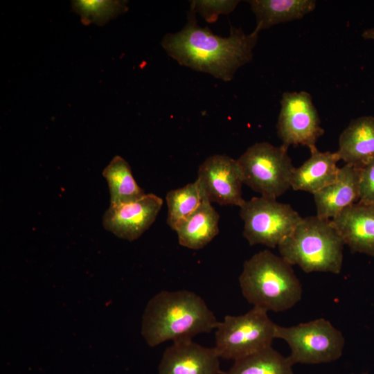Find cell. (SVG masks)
Returning a JSON list of instances; mask_svg holds the SVG:
<instances>
[{"label":"cell","mask_w":374,"mask_h":374,"mask_svg":"<svg viewBox=\"0 0 374 374\" xmlns=\"http://www.w3.org/2000/svg\"><path fill=\"white\" fill-rule=\"evenodd\" d=\"M187 23L175 33L166 34L161 46L180 65L208 73L223 81H231L237 70L253 57L260 30L246 34L241 28L230 26L228 37L201 27L196 14L189 10Z\"/></svg>","instance_id":"cell-1"},{"label":"cell","mask_w":374,"mask_h":374,"mask_svg":"<svg viewBox=\"0 0 374 374\" xmlns=\"http://www.w3.org/2000/svg\"><path fill=\"white\" fill-rule=\"evenodd\" d=\"M218 321L204 299L188 290L162 291L147 304L141 334L150 346L164 341L192 340L211 332Z\"/></svg>","instance_id":"cell-2"},{"label":"cell","mask_w":374,"mask_h":374,"mask_svg":"<svg viewBox=\"0 0 374 374\" xmlns=\"http://www.w3.org/2000/svg\"><path fill=\"white\" fill-rule=\"evenodd\" d=\"M281 256L265 249L245 260L239 277L242 294L253 307L283 312L298 303L302 285L292 267Z\"/></svg>","instance_id":"cell-3"},{"label":"cell","mask_w":374,"mask_h":374,"mask_svg":"<svg viewBox=\"0 0 374 374\" xmlns=\"http://www.w3.org/2000/svg\"><path fill=\"white\" fill-rule=\"evenodd\" d=\"M344 242L331 220L303 218L278 247L280 256L303 271L338 274L343 265Z\"/></svg>","instance_id":"cell-4"},{"label":"cell","mask_w":374,"mask_h":374,"mask_svg":"<svg viewBox=\"0 0 374 374\" xmlns=\"http://www.w3.org/2000/svg\"><path fill=\"white\" fill-rule=\"evenodd\" d=\"M243 184L262 197L276 199L291 188L294 167L283 146L258 142L237 159Z\"/></svg>","instance_id":"cell-5"},{"label":"cell","mask_w":374,"mask_h":374,"mask_svg":"<svg viewBox=\"0 0 374 374\" xmlns=\"http://www.w3.org/2000/svg\"><path fill=\"white\" fill-rule=\"evenodd\" d=\"M267 311L253 307L241 315H226L215 332V346L220 358L234 361L271 346L276 325Z\"/></svg>","instance_id":"cell-6"},{"label":"cell","mask_w":374,"mask_h":374,"mask_svg":"<svg viewBox=\"0 0 374 374\" xmlns=\"http://www.w3.org/2000/svg\"><path fill=\"white\" fill-rule=\"evenodd\" d=\"M275 338L288 344V357L293 365L336 361L342 355L345 344L342 332L323 318L288 327L276 325Z\"/></svg>","instance_id":"cell-7"},{"label":"cell","mask_w":374,"mask_h":374,"mask_svg":"<svg viewBox=\"0 0 374 374\" xmlns=\"http://www.w3.org/2000/svg\"><path fill=\"white\" fill-rule=\"evenodd\" d=\"M240 208L243 235L251 246L278 247L303 219L290 204L262 196L245 200Z\"/></svg>","instance_id":"cell-8"},{"label":"cell","mask_w":374,"mask_h":374,"mask_svg":"<svg viewBox=\"0 0 374 374\" xmlns=\"http://www.w3.org/2000/svg\"><path fill=\"white\" fill-rule=\"evenodd\" d=\"M276 130L286 149L297 145L309 149L316 146L324 129L310 93L303 91L283 93Z\"/></svg>","instance_id":"cell-9"},{"label":"cell","mask_w":374,"mask_h":374,"mask_svg":"<svg viewBox=\"0 0 374 374\" xmlns=\"http://www.w3.org/2000/svg\"><path fill=\"white\" fill-rule=\"evenodd\" d=\"M197 181L204 197L211 203L240 206L242 198V173L237 159L224 154L206 159L198 168Z\"/></svg>","instance_id":"cell-10"},{"label":"cell","mask_w":374,"mask_h":374,"mask_svg":"<svg viewBox=\"0 0 374 374\" xmlns=\"http://www.w3.org/2000/svg\"><path fill=\"white\" fill-rule=\"evenodd\" d=\"M162 205V199L153 193H145L132 202L109 205L103 216V226L118 238L133 241L153 224Z\"/></svg>","instance_id":"cell-11"},{"label":"cell","mask_w":374,"mask_h":374,"mask_svg":"<svg viewBox=\"0 0 374 374\" xmlns=\"http://www.w3.org/2000/svg\"><path fill=\"white\" fill-rule=\"evenodd\" d=\"M159 374H220V357L215 348L192 340L175 341L164 351Z\"/></svg>","instance_id":"cell-12"},{"label":"cell","mask_w":374,"mask_h":374,"mask_svg":"<svg viewBox=\"0 0 374 374\" xmlns=\"http://www.w3.org/2000/svg\"><path fill=\"white\" fill-rule=\"evenodd\" d=\"M331 220L344 244L353 252L374 256L373 206L355 203Z\"/></svg>","instance_id":"cell-13"},{"label":"cell","mask_w":374,"mask_h":374,"mask_svg":"<svg viewBox=\"0 0 374 374\" xmlns=\"http://www.w3.org/2000/svg\"><path fill=\"white\" fill-rule=\"evenodd\" d=\"M359 168L349 164L339 168L336 180L314 193L317 215L332 220L359 199Z\"/></svg>","instance_id":"cell-14"},{"label":"cell","mask_w":374,"mask_h":374,"mask_svg":"<svg viewBox=\"0 0 374 374\" xmlns=\"http://www.w3.org/2000/svg\"><path fill=\"white\" fill-rule=\"evenodd\" d=\"M310 157L292 174L291 188L314 194L333 183L337 178L341 160L338 152H321L317 147L310 149Z\"/></svg>","instance_id":"cell-15"},{"label":"cell","mask_w":374,"mask_h":374,"mask_svg":"<svg viewBox=\"0 0 374 374\" xmlns=\"http://www.w3.org/2000/svg\"><path fill=\"white\" fill-rule=\"evenodd\" d=\"M341 160L357 168L374 157V117L366 116L352 120L339 139Z\"/></svg>","instance_id":"cell-16"},{"label":"cell","mask_w":374,"mask_h":374,"mask_svg":"<svg viewBox=\"0 0 374 374\" xmlns=\"http://www.w3.org/2000/svg\"><path fill=\"white\" fill-rule=\"evenodd\" d=\"M220 215L205 197L199 207L175 230L180 245L200 249L219 233Z\"/></svg>","instance_id":"cell-17"},{"label":"cell","mask_w":374,"mask_h":374,"mask_svg":"<svg viewBox=\"0 0 374 374\" xmlns=\"http://www.w3.org/2000/svg\"><path fill=\"white\" fill-rule=\"evenodd\" d=\"M260 31L278 24L302 19L316 8L314 0L248 1Z\"/></svg>","instance_id":"cell-18"},{"label":"cell","mask_w":374,"mask_h":374,"mask_svg":"<svg viewBox=\"0 0 374 374\" xmlns=\"http://www.w3.org/2000/svg\"><path fill=\"white\" fill-rule=\"evenodd\" d=\"M109 191V205L136 200L145 195L134 179L129 163L121 156H115L103 169Z\"/></svg>","instance_id":"cell-19"},{"label":"cell","mask_w":374,"mask_h":374,"mask_svg":"<svg viewBox=\"0 0 374 374\" xmlns=\"http://www.w3.org/2000/svg\"><path fill=\"white\" fill-rule=\"evenodd\" d=\"M293 364L272 346L234 361L226 374H294Z\"/></svg>","instance_id":"cell-20"},{"label":"cell","mask_w":374,"mask_h":374,"mask_svg":"<svg viewBox=\"0 0 374 374\" xmlns=\"http://www.w3.org/2000/svg\"><path fill=\"white\" fill-rule=\"evenodd\" d=\"M204 199L197 180L168 191L166 197L168 225L175 231L179 224L199 207Z\"/></svg>","instance_id":"cell-21"},{"label":"cell","mask_w":374,"mask_h":374,"mask_svg":"<svg viewBox=\"0 0 374 374\" xmlns=\"http://www.w3.org/2000/svg\"><path fill=\"white\" fill-rule=\"evenodd\" d=\"M73 10L80 15L85 25H104L109 19L127 10V1L113 0L72 1Z\"/></svg>","instance_id":"cell-22"},{"label":"cell","mask_w":374,"mask_h":374,"mask_svg":"<svg viewBox=\"0 0 374 374\" xmlns=\"http://www.w3.org/2000/svg\"><path fill=\"white\" fill-rule=\"evenodd\" d=\"M190 9L199 14L206 21L215 22L220 15L232 12L239 3L236 0H193L190 1Z\"/></svg>","instance_id":"cell-23"},{"label":"cell","mask_w":374,"mask_h":374,"mask_svg":"<svg viewBox=\"0 0 374 374\" xmlns=\"http://www.w3.org/2000/svg\"><path fill=\"white\" fill-rule=\"evenodd\" d=\"M358 202L374 206V157L359 168Z\"/></svg>","instance_id":"cell-24"},{"label":"cell","mask_w":374,"mask_h":374,"mask_svg":"<svg viewBox=\"0 0 374 374\" xmlns=\"http://www.w3.org/2000/svg\"><path fill=\"white\" fill-rule=\"evenodd\" d=\"M362 37L366 39L374 40V28L365 30L362 33Z\"/></svg>","instance_id":"cell-25"}]
</instances>
